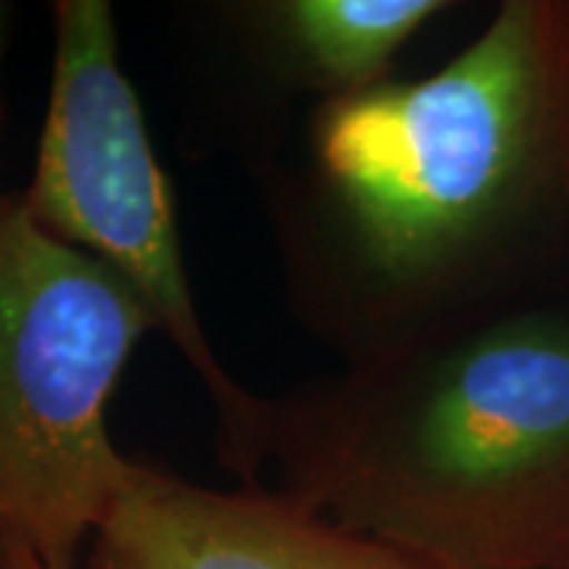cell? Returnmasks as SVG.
<instances>
[{
    "mask_svg": "<svg viewBox=\"0 0 569 569\" xmlns=\"http://www.w3.org/2000/svg\"><path fill=\"white\" fill-rule=\"evenodd\" d=\"M0 569H3V550H0Z\"/></svg>",
    "mask_w": 569,
    "mask_h": 569,
    "instance_id": "9",
    "label": "cell"
},
{
    "mask_svg": "<svg viewBox=\"0 0 569 569\" xmlns=\"http://www.w3.org/2000/svg\"><path fill=\"white\" fill-rule=\"evenodd\" d=\"M159 332L133 288L48 234L7 193L0 209V545L77 569L133 475L108 406Z\"/></svg>",
    "mask_w": 569,
    "mask_h": 569,
    "instance_id": "3",
    "label": "cell"
},
{
    "mask_svg": "<svg viewBox=\"0 0 569 569\" xmlns=\"http://www.w3.org/2000/svg\"><path fill=\"white\" fill-rule=\"evenodd\" d=\"M260 187L284 301L342 361L569 284V0H503L425 80L320 99Z\"/></svg>",
    "mask_w": 569,
    "mask_h": 569,
    "instance_id": "1",
    "label": "cell"
},
{
    "mask_svg": "<svg viewBox=\"0 0 569 569\" xmlns=\"http://www.w3.org/2000/svg\"><path fill=\"white\" fill-rule=\"evenodd\" d=\"M276 490L425 569H569V284L269 396Z\"/></svg>",
    "mask_w": 569,
    "mask_h": 569,
    "instance_id": "2",
    "label": "cell"
},
{
    "mask_svg": "<svg viewBox=\"0 0 569 569\" xmlns=\"http://www.w3.org/2000/svg\"><path fill=\"white\" fill-rule=\"evenodd\" d=\"M51 26V92L22 203L48 234L133 288L206 392L222 466L241 488H263L269 396L247 389L206 332L171 183L121 70L114 10L108 0H54Z\"/></svg>",
    "mask_w": 569,
    "mask_h": 569,
    "instance_id": "4",
    "label": "cell"
},
{
    "mask_svg": "<svg viewBox=\"0 0 569 569\" xmlns=\"http://www.w3.org/2000/svg\"><path fill=\"white\" fill-rule=\"evenodd\" d=\"M0 550H3V569H44L29 550L3 548V545H0Z\"/></svg>",
    "mask_w": 569,
    "mask_h": 569,
    "instance_id": "8",
    "label": "cell"
},
{
    "mask_svg": "<svg viewBox=\"0 0 569 569\" xmlns=\"http://www.w3.org/2000/svg\"><path fill=\"white\" fill-rule=\"evenodd\" d=\"M10 36H13V7L0 0V73H3V61H7ZM0 127H3V92H0ZM3 200H7V190H0V209H3Z\"/></svg>",
    "mask_w": 569,
    "mask_h": 569,
    "instance_id": "7",
    "label": "cell"
},
{
    "mask_svg": "<svg viewBox=\"0 0 569 569\" xmlns=\"http://www.w3.org/2000/svg\"><path fill=\"white\" fill-rule=\"evenodd\" d=\"M89 569H425L276 488L219 490L137 462L89 541Z\"/></svg>",
    "mask_w": 569,
    "mask_h": 569,
    "instance_id": "5",
    "label": "cell"
},
{
    "mask_svg": "<svg viewBox=\"0 0 569 569\" xmlns=\"http://www.w3.org/2000/svg\"><path fill=\"white\" fill-rule=\"evenodd\" d=\"M447 10V0H269L247 17L298 80L342 99L387 82L396 54Z\"/></svg>",
    "mask_w": 569,
    "mask_h": 569,
    "instance_id": "6",
    "label": "cell"
}]
</instances>
